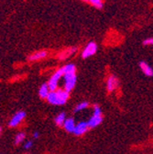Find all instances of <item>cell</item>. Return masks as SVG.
Returning <instances> with one entry per match:
<instances>
[{
	"label": "cell",
	"instance_id": "obj_7",
	"mask_svg": "<svg viewBox=\"0 0 153 154\" xmlns=\"http://www.w3.org/2000/svg\"><path fill=\"white\" fill-rule=\"evenodd\" d=\"M88 129H89L88 123L86 121H81L76 124L73 133L76 135V136H82V135H84L85 132H87Z\"/></svg>",
	"mask_w": 153,
	"mask_h": 154
},
{
	"label": "cell",
	"instance_id": "obj_1",
	"mask_svg": "<svg viewBox=\"0 0 153 154\" xmlns=\"http://www.w3.org/2000/svg\"><path fill=\"white\" fill-rule=\"evenodd\" d=\"M70 93L67 92L64 89H57L56 91H50L47 101L51 104V105H56V106H61L64 105L67 100L69 99Z\"/></svg>",
	"mask_w": 153,
	"mask_h": 154
},
{
	"label": "cell",
	"instance_id": "obj_22",
	"mask_svg": "<svg viewBox=\"0 0 153 154\" xmlns=\"http://www.w3.org/2000/svg\"><path fill=\"white\" fill-rule=\"evenodd\" d=\"M83 1H85V2H88V0H83Z\"/></svg>",
	"mask_w": 153,
	"mask_h": 154
},
{
	"label": "cell",
	"instance_id": "obj_8",
	"mask_svg": "<svg viewBox=\"0 0 153 154\" xmlns=\"http://www.w3.org/2000/svg\"><path fill=\"white\" fill-rule=\"evenodd\" d=\"M103 121V117L102 115H94L93 114V116L90 118V119L87 121L89 128H93L95 127H97L98 125H100Z\"/></svg>",
	"mask_w": 153,
	"mask_h": 154
},
{
	"label": "cell",
	"instance_id": "obj_21",
	"mask_svg": "<svg viewBox=\"0 0 153 154\" xmlns=\"http://www.w3.org/2000/svg\"><path fill=\"white\" fill-rule=\"evenodd\" d=\"M32 136H33V138H34V139H38V138L40 137V134H39V132H34Z\"/></svg>",
	"mask_w": 153,
	"mask_h": 154
},
{
	"label": "cell",
	"instance_id": "obj_17",
	"mask_svg": "<svg viewBox=\"0 0 153 154\" xmlns=\"http://www.w3.org/2000/svg\"><path fill=\"white\" fill-rule=\"evenodd\" d=\"M88 106H89V103H88V102H82V103L78 104L77 106H75V108H74V112H78V111L84 110V109L87 108Z\"/></svg>",
	"mask_w": 153,
	"mask_h": 154
},
{
	"label": "cell",
	"instance_id": "obj_4",
	"mask_svg": "<svg viewBox=\"0 0 153 154\" xmlns=\"http://www.w3.org/2000/svg\"><path fill=\"white\" fill-rule=\"evenodd\" d=\"M97 51V45L95 42H89L84 49L83 52H82V57L84 59H87V58L93 56V54H95V52Z\"/></svg>",
	"mask_w": 153,
	"mask_h": 154
},
{
	"label": "cell",
	"instance_id": "obj_15",
	"mask_svg": "<svg viewBox=\"0 0 153 154\" xmlns=\"http://www.w3.org/2000/svg\"><path fill=\"white\" fill-rule=\"evenodd\" d=\"M62 68H63V70L64 74H65V73H75V72H76V67H75L73 64H72V63L66 64L65 66H63V67H62Z\"/></svg>",
	"mask_w": 153,
	"mask_h": 154
},
{
	"label": "cell",
	"instance_id": "obj_2",
	"mask_svg": "<svg viewBox=\"0 0 153 154\" xmlns=\"http://www.w3.org/2000/svg\"><path fill=\"white\" fill-rule=\"evenodd\" d=\"M64 72L63 68H60L59 70H57L50 78L49 82H48V85L50 91H56L57 90V85H58V83L60 81V79L62 77H63Z\"/></svg>",
	"mask_w": 153,
	"mask_h": 154
},
{
	"label": "cell",
	"instance_id": "obj_20",
	"mask_svg": "<svg viewBox=\"0 0 153 154\" xmlns=\"http://www.w3.org/2000/svg\"><path fill=\"white\" fill-rule=\"evenodd\" d=\"M32 146H33V141H32V140H28V141L25 143L24 148H25L26 149H29Z\"/></svg>",
	"mask_w": 153,
	"mask_h": 154
},
{
	"label": "cell",
	"instance_id": "obj_6",
	"mask_svg": "<svg viewBox=\"0 0 153 154\" xmlns=\"http://www.w3.org/2000/svg\"><path fill=\"white\" fill-rule=\"evenodd\" d=\"M119 81L115 75H110L106 81V89L108 92H113L118 87Z\"/></svg>",
	"mask_w": 153,
	"mask_h": 154
},
{
	"label": "cell",
	"instance_id": "obj_12",
	"mask_svg": "<svg viewBox=\"0 0 153 154\" xmlns=\"http://www.w3.org/2000/svg\"><path fill=\"white\" fill-rule=\"evenodd\" d=\"M50 88H49V85H48V84H43L41 86V88H40V91H39V94H40V96L42 98V99H47V97H48V95H49V94H50Z\"/></svg>",
	"mask_w": 153,
	"mask_h": 154
},
{
	"label": "cell",
	"instance_id": "obj_19",
	"mask_svg": "<svg viewBox=\"0 0 153 154\" xmlns=\"http://www.w3.org/2000/svg\"><path fill=\"white\" fill-rule=\"evenodd\" d=\"M143 44L145 46L153 45V38H146V40L143 41Z\"/></svg>",
	"mask_w": 153,
	"mask_h": 154
},
{
	"label": "cell",
	"instance_id": "obj_5",
	"mask_svg": "<svg viewBox=\"0 0 153 154\" xmlns=\"http://www.w3.org/2000/svg\"><path fill=\"white\" fill-rule=\"evenodd\" d=\"M25 118H26V113L24 111H18V112H17L13 116V118L11 119V120L9 121V124H8L9 127H11V128L17 127Z\"/></svg>",
	"mask_w": 153,
	"mask_h": 154
},
{
	"label": "cell",
	"instance_id": "obj_9",
	"mask_svg": "<svg viewBox=\"0 0 153 154\" xmlns=\"http://www.w3.org/2000/svg\"><path fill=\"white\" fill-rule=\"evenodd\" d=\"M48 56V51H36L34 53H32L28 59L30 62H35V61H39L41 59H44Z\"/></svg>",
	"mask_w": 153,
	"mask_h": 154
},
{
	"label": "cell",
	"instance_id": "obj_16",
	"mask_svg": "<svg viewBox=\"0 0 153 154\" xmlns=\"http://www.w3.org/2000/svg\"><path fill=\"white\" fill-rule=\"evenodd\" d=\"M26 138V134L23 133V132H20L18 133L16 138H15V145H18V144H20Z\"/></svg>",
	"mask_w": 153,
	"mask_h": 154
},
{
	"label": "cell",
	"instance_id": "obj_10",
	"mask_svg": "<svg viewBox=\"0 0 153 154\" xmlns=\"http://www.w3.org/2000/svg\"><path fill=\"white\" fill-rule=\"evenodd\" d=\"M139 67L143 73L147 76H153V69L145 62H140L139 63Z\"/></svg>",
	"mask_w": 153,
	"mask_h": 154
},
{
	"label": "cell",
	"instance_id": "obj_14",
	"mask_svg": "<svg viewBox=\"0 0 153 154\" xmlns=\"http://www.w3.org/2000/svg\"><path fill=\"white\" fill-rule=\"evenodd\" d=\"M66 119H66V114L64 112H62L59 115H57V117L55 118L54 121H55L57 126H63Z\"/></svg>",
	"mask_w": 153,
	"mask_h": 154
},
{
	"label": "cell",
	"instance_id": "obj_3",
	"mask_svg": "<svg viewBox=\"0 0 153 154\" xmlns=\"http://www.w3.org/2000/svg\"><path fill=\"white\" fill-rule=\"evenodd\" d=\"M64 79V90L67 92H72V90L74 88L77 81V76L75 73H65L63 75Z\"/></svg>",
	"mask_w": 153,
	"mask_h": 154
},
{
	"label": "cell",
	"instance_id": "obj_13",
	"mask_svg": "<svg viewBox=\"0 0 153 154\" xmlns=\"http://www.w3.org/2000/svg\"><path fill=\"white\" fill-rule=\"evenodd\" d=\"M76 51H77V49H76V48H69V49L62 51L58 55V57H59L60 60H64V59H66V58H68L69 56H71L72 54H73Z\"/></svg>",
	"mask_w": 153,
	"mask_h": 154
},
{
	"label": "cell",
	"instance_id": "obj_18",
	"mask_svg": "<svg viewBox=\"0 0 153 154\" xmlns=\"http://www.w3.org/2000/svg\"><path fill=\"white\" fill-rule=\"evenodd\" d=\"M88 2L97 8H103V0H88Z\"/></svg>",
	"mask_w": 153,
	"mask_h": 154
},
{
	"label": "cell",
	"instance_id": "obj_11",
	"mask_svg": "<svg viewBox=\"0 0 153 154\" xmlns=\"http://www.w3.org/2000/svg\"><path fill=\"white\" fill-rule=\"evenodd\" d=\"M64 129L68 132H74V129H75V127H76V124L74 122V119L70 118V119H67L64 122Z\"/></svg>",
	"mask_w": 153,
	"mask_h": 154
}]
</instances>
